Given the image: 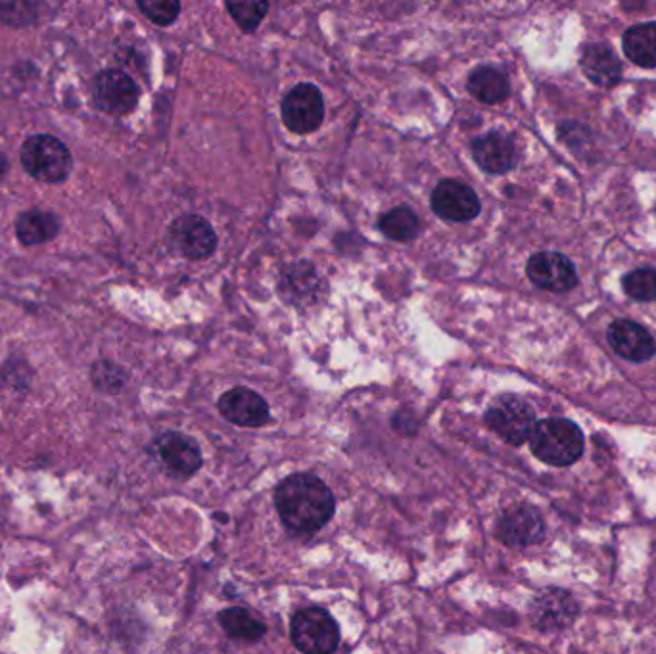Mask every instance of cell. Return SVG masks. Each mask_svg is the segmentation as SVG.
I'll use <instances>...</instances> for the list:
<instances>
[{
	"label": "cell",
	"mask_w": 656,
	"mask_h": 654,
	"mask_svg": "<svg viewBox=\"0 0 656 654\" xmlns=\"http://www.w3.org/2000/svg\"><path fill=\"white\" fill-rule=\"evenodd\" d=\"M281 520L299 534H314L335 515V495L314 474H292L275 492Z\"/></svg>",
	"instance_id": "1"
},
{
	"label": "cell",
	"mask_w": 656,
	"mask_h": 654,
	"mask_svg": "<svg viewBox=\"0 0 656 654\" xmlns=\"http://www.w3.org/2000/svg\"><path fill=\"white\" fill-rule=\"evenodd\" d=\"M530 450L546 465L570 466L582 457L583 434L569 419H546L536 422L530 434Z\"/></svg>",
	"instance_id": "2"
},
{
	"label": "cell",
	"mask_w": 656,
	"mask_h": 654,
	"mask_svg": "<svg viewBox=\"0 0 656 654\" xmlns=\"http://www.w3.org/2000/svg\"><path fill=\"white\" fill-rule=\"evenodd\" d=\"M20 160L28 173L41 182L66 181L73 169L72 152L60 138L52 135H33L22 146Z\"/></svg>",
	"instance_id": "3"
},
{
	"label": "cell",
	"mask_w": 656,
	"mask_h": 654,
	"mask_svg": "<svg viewBox=\"0 0 656 654\" xmlns=\"http://www.w3.org/2000/svg\"><path fill=\"white\" fill-rule=\"evenodd\" d=\"M486 424L507 444L522 445L530 440L536 426V413L528 401L505 393L491 401L486 411Z\"/></svg>",
	"instance_id": "4"
},
{
	"label": "cell",
	"mask_w": 656,
	"mask_h": 654,
	"mask_svg": "<svg viewBox=\"0 0 656 654\" xmlns=\"http://www.w3.org/2000/svg\"><path fill=\"white\" fill-rule=\"evenodd\" d=\"M290 635L296 648L306 654H332L340 643L335 619L317 606L299 611L292 619Z\"/></svg>",
	"instance_id": "5"
},
{
	"label": "cell",
	"mask_w": 656,
	"mask_h": 654,
	"mask_svg": "<svg viewBox=\"0 0 656 654\" xmlns=\"http://www.w3.org/2000/svg\"><path fill=\"white\" fill-rule=\"evenodd\" d=\"M281 116L286 129L296 135L317 131L325 119L321 91L311 83H299L292 87L281 103Z\"/></svg>",
	"instance_id": "6"
},
{
	"label": "cell",
	"mask_w": 656,
	"mask_h": 654,
	"mask_svg": "<svg viewBox=\"0 0 656 654\" xmlns=\"http://www.w3.org/2000/svg\"><path fill=\"white\" fill-rule=\"evenodd\" d=\"M137 83L121 70H104L93 81V103L109 116H127L139 104Z\"/></svg>",
	"instance_id": "7"
},
{
	"label": "cell",
	"mask_w": 656,
	"mask_h": 654,
	"mask_svg": "<svg viewBox=\"0 0 656 654\" xmlns=\"http://www.w3.org/2000/svg\"><path fill=\"white\" fill-rule=\"evenodd\" d=\"M168 242L176 254L187 260H205L218 250V234L200 215H182L169 226Z\"/></svg>",
	"instance_id": "8"
},
{
	"label": "cell",
	"mask_w": 656,
	"mask_h": 654,
	"mask_svg": "<svg viewBox=\"0 0 656 654\" xmlns=\"http://www.w3.org/2000/svg\"><path fill=\"white\" fill-rule=\"evenodd\" d=\"M526 275L533 286L553 294L574 291L580 283L576 265L570 257L559 252L533 254L526 263Z\"/></svg>",
	"instance_id": "9"
},
{
	"label": "cell",
	"mask_w": 656,
	"mask_h": 654,
	"mask_svg": "<svg viewBox=\"0 0 656 654\" xmlns=\"http://www.w3.org/2000/svg\"><path fill=\"white\" fill-rule=\"evenodd\" d=\"M432 211L437 218L452 221V223H465L480 215V200L467 182L457 179H444L432 190Z\"/></svg>",
	"instance_id": "10"
},
{
	"label": "cell",
	"mask_w": 656,
	"mask_h": 654,
	"mask_svg": "<svg viewBox=\"0 0 656 654\" xmlns=\"http://www.w3.org/2000/svg\"><path fill=\"white\" fill-rule=\"evenodd\" d=\"M154 453L166 471L177 478H190L204 463L197 442L181 432H166L156 437Z\"/></svg>",
	"instance_id": "11"
},
{
	"label": "cell",
	"mask_w": 656,
	"mask_h": 654,
	"mask_svg": "<svg viewBox=\"0 0 656 654\" xmlns=\"http://www.w3.org/2000/svg\"><path fill=\"white\" fill-rule=\"evenodd\" d=\"M546 536V523L540 510L532 505H515L505 510L497 523V538L509 547H528L540 544Z\"/></svg>",
	"instance_id": "12"
},
{
	"label": "cell",
	"mask_w": 656,
	"mask_h": 654,
	"mask_svg": "<svg viewBox=\"0 0 656 654\" xmlns=\"http://www.w3.org/2000/svg\"><path fill=\"white\" fill-rule=\"evenodd\" d=\"M606 340L616 356L632 363H647L656 356V342L647 328L629 319H616L606 328Z\"/></svg>",
	"instance_id": "13"
},
{
	"label": "cell",
	"mask_w": 656,
	"mask_h": 654,
	"mask_svg": "<svg viewBox=\"0 0 656 654\" xmlns=\"http://www.w3.org/2000/svg\"><path fill=\"white\" fill-rule=\"evenodd\" d=\"M218 408L219 413L223 414L226 421L242 429H260L271 419L267 401L263 400L260 393L244 386H236L233 390L223 393L219 398Z\"/></svg>",
	"instance_id": "14"
},
{
	"label": "cell",
	"mask_w": 656,
	"mask_h": 654,
	"mask_svg": "<svg viewBox=\"0 0 656 654\" xmlns=\"http://www.w3.org/2000/svg\"><path fill=\"white\" fill-rule=\"evenodd\" d=\"M578 616V603L564 589H546L530 604V619L541 632H559Z\"/></svg>",
	"instance_id": "15"
},
{
	"label": "cell",
	"mask_w": 656,
	"mask_h": 654,
	"mask_svg": "<svg viewBox=\"0 0 656 654\" xmlns=\"http://www.w3.org/2000/svg\"><path fill=\"white\" fill-rule=\"evenodd\" d=\"M473 158L486 173L505 175L517 168L515 140L501 131H489L473 143Z\"/></svg>",
	"instance_id": "16"
},
{
	"label": "cell",
	"mask_w": 656,
	"mask_h": 654,
	"mask_svg": "<svg viewBox=\"0 0 656 654\" xmlns=\"http://www.w3.org/2000/svg\"><path fill=\"white\" fill-rule=\"evenodd\" d=\"M583 75L597 87L613 88L622 80V62L618 54L605 43H590L580 54Z\"/></svg>",
	"instance_id": "17"
},
{
	"label": "cell",
	"mask_w": 656,
	"mask_h": 654,
	"mask_svg": "<svg viewBox=\"0 0 656 654\" xmlns=\"http://www.w3.org/2000/svg\"><path fill=\"white\" fill-rule=\"evenodd\" d=\"M322 294V281L314 265L307 262L294 263L286 267L281 278V296L294 306L315 304Z\"/></svg>",
	"instance_id": "18"
},
{
	"label": "cell",
	"mask_w": 656,
	"mask_h": 654,
	"mask_svg": "<svg viewBox=\"0 0 656 654\" xmlns=\"http://www.w3.org/2000/svg\"><path fill=\"white\" fill-rule=\"evenodd\" d=\"M62 223L59 215L52 211H22L15 219V236L23 246H41L54 241L60 234Z\"/></svg>",
	"instance_id": "19"
},
{
	"label": "cell",
	"mask_w": 656,
	"mask_h": 654,
	"mask_svg": "<svg viewBox=\"0 0 656 654\" xmlns=\"http://www.w3.org/2000/svg\"><path fill=\"white\" fill-rule=\"evenodd\" d=\"M468 93L484 104H501L509 98L510 83L504 72L494 66H478L467 80Z\"/></svg>",
	"instance_id": "20"
},
{
	"label": "cell",
	"mask_w": 656,
	"mask_h": 654,
	"mask_svg": "<svg viewBox=\"0 0 656 654\" xmlns=\"http://www.w3.org/2000/svg\"><path fill=\"white\" fill-rule=\"evenodd\" d=\"M622 46L629 62L635 66L656 67V22L637 23L622 36Z\"/></svg>",
	"instance_id": "21"
},
{
	"label": "cell",
	"mask_w": 656,
	"mask_h": 654,
	"mask_svg": "<svg viewBox=\"0 0 656 654\" xmlns=\"http://www.w3.org/2000/svg\"><path fill=\"white\" fill-rule=\"evenodd\" d=\"M379 229L390 241L411 242L421 233V221L409 205H398L380 218Z\"/></svg>",
	"instance_id": "22"
},
{
	"label": "cell",
	"mask_w": 656,
	"mask_h": 654,
	"mask_svg": "<svg viewBox=\"0 0 656 654\" xmlns=\"http://www.w3.org/2000/svg\"><path fill=\"white\" fill-rule=\"evenodd\" d=\"M219 622L229 637L244 643H257L267 632L265 624L244 609H226L219 614Z\"/></svg>",
	"instance_id": "23"
},
{
	"label": "cell",
	"mask_w": 656,
	"mask_h": 654,
	"mask_svg": "<svg viewBox=\"0 0 656 654\" xmlns=\"http://www.w3.org/2000/svg\"><path fill=\"white\" fill-rule=\"evenodd\" d=\"M622 288L635 302H656V270L629 271L622 278Z\"/></svg>",
	"instance_id": "24"
},
{
	"label": "cell",
	"mask_w": 656,
	"mask_h": 654,
	"mask_svg": "<svg viewBox=\"0 0 656 654\" xmlns=\"http://www.w3.org/2000/svg\"><path fill=\"white\" fill-rule=\"evenodd\" d=\"M226 10L244 33H254L269 12V2H226Z\"/></svg>",
	"instance_id": "25"
},
{
	"label": "cell",
	"mask_w": 656,
	"mask_h": 654,
	"mask_svg": "<svg viewBox=\"0 0 656 654\" xmlns=\"http://www.w3.org/2000/svg\"><path fill=\"white\" fill-rule=\"evenodd\" d=\"M91 379L98 390L108 393H117L127 382V372L119 365L112 361H98L91 369Z\"/></svg>",
	"instance_id": "26"
},
{
	"label": "cell",
	"mask_w": 656,
	"mask_h": 654,
	"mask_svg": "<svg viewBox=\"0 0 656 654\" xmlns=\"http://www.w3.org/2000/svg\"><path fill=\"white\" fill-rule=\"evenodd\" d=\"M137 7L150 22L161 28L176 22L181 12V4L177 0H139Z\"/></svg>",
	"instance_id": "27"
},
{
	"label": "cell",
	"mask_w": 656,
	"mask_h": 654,
	"mask_svg": "<svg viewBox=\"0 0 656 654\" xmlns=\"http://www.w3.org/2000/svg\"><path fill=\"white\" fill-rule=\"evenodd\" d=\"M39 18V4L35 2H0V22L23 28Z\"/></svg>",
	"instance_id": "28"
},
{
	"label": "cell",
	"mask_w": 656,
	"mask_h": 654,
	"mask_svg": "<svg viewBox=\"0 0 656 654\" xmlns=\"http://www.w3.org/2000/svg\"><path fill=\"white\" fill-rule=\"evenodd\" d=\"M8 171H10V160L4 154L0 152V181L7 177Z\"/></svg>",
	"instance_id": "29"
}]
</instances>
